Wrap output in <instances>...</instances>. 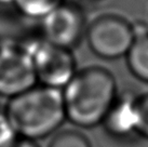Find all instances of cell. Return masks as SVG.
I'll return each mask as SVG.
<instances>
[{"mask_svg": "<svg viewBox=\"0 0 148 147\" xmlns=\"http://www.w3.org/2000/svg\"><path fill=\"white\" fill-rule=\"evenodd\" d=\"M116 78L101 66L78 69L62 89L66 120L82 129L103 124L118 96Z\"/></svg>", "mask_w": 148, "mask_h": 147, "instance_id": "cell-1", "label": "cell"}, {"mask_svg": "<svg viewBox=\"0 0 148 147\" xmlns=\"http://www.w3.org/2000/svg\"><path fill=\"white\" fill-rule=\"evenodd\" d=\"M4 111L17 136L35 142L55 133L66 120L62 90L41 84L8 100Z\"/></svg>", "mask_w": 148, "mask_h": 147, "instance_id": "cell-2", "label": "cell"}, {"mask_svg": "<svg viewBox=\"0 0 148 147\" xmlns=\"http://www.w3.org/2000/svg\"><path fill=\"white\" fill-rule=\"evenodd\" d=\"M32 57L38 84L62 90L77 73V62L71 50L45 41L41 36L24 41Z\"/></svg>", "mask_w": 148, "mask_h": 147, "instance_id": "cell-3", "label": "cell"}, {"mask_svg": "<svg viewBox=\"0 0 148 147\" xmlns=\"http://www.w3.org/2000/svg\"><path fill=\"white\" fill-rule=\"evenodd\" d=\"M135 39V25L116 14H103L88 25L86 40L90 50L103 60L127 56Z\"/></svg>", "mask_w": 148, "mask_h": 147, "instance_id": "cell-4", "label": "cell"}, {"mask_svg": "<svg viewBox=\"0 0 148 147\" xmlns=\"http://www.w3.org/2000/svg\"><path fill=\"white\" fill-rule=\"evenodd\" d=\"M38 84L24 42L0 41V96L8 100Z\"/></svg>", "mask_w": 148, "mask_h": 147, "instance_id": "cell-5", "label": "cell"}, {"mask_svg": "<svg viewBox=\"0 0 148 147\" xmlns=\"http://www.w3.org/2000/svg\"><path fill=\"white\" fill-rule=\"evenodd\" d=\"M40 25L45 41L73 51L86 38L89 24L82 9L65 1L43 17Z\"/></svg>", "mask_w": 148, "mask_h": 147, "instance_id": "cell-6", "label": "cell"}, {"mask_svg": "<svg viewBox=\"0 0 148 147\" xmlns=\"http://www.w3.org/2000/svg\"><path fill=\"white\" fill-rule=\"evenodd\" d=\"M137 95L131 92L118 94L103 121L104 129L108 134L123 139L137 133Z\"/></svg>", "mask_w": 148, "mask_h": 147, "instance_id": "cell-7", "label": "cell"}, {"mask_svg": "<svg viewBox=\"0 0 148 147\" xmlns=\"http://www.w3.org/2000/svg\"><path fill=\"white\" fill-rule=\"evenodd\" d=\"M124 58L130 73L137 80L148 83V29L135 26V39Z\"/></svg>", "mask_w": 148, "mask_h": 147, "instance_id": "cell-8", "label": "cell"}, {"mask_svg": "<svg viewBox=\"0 0 148 147\" xmlns=\"http://www.w3.org/2000/svg\"><path fill=\"white\" fill-rule=\"evenodd\" d=\"M66 0H14L13 5L27 19L41 21Z\"/></svg>", "mask_w": 148, "mask_h": 147, "instance_id": "cell-9", "label": "cell"}, {"mask_svg": "<svg viewBox=\"0 0 148 147\" xmlns=\"http://www.w3.org/2000/svg\"><path fill=\"white\" fill-rule=\"evenodd\" d=\"M49 147H92L89 139L75 130L61 131L54 135Z\"/></svg>", "mask_w": 148, "mask_h": 147, "instance_id": "cell-10", "label": "cell"}, {"mask_svg": "<svg viewBox=\"0 0 148 147\" xmlns=\"http://www.w3.org/2000/svg\"><path fill=\"white\" fill-rule=\"evenodd\" d=\"M138 126L136 134L148 139V92L137 95Z\"/></svg>", "mask_w": 148, "mask_h": 147, "instance_id": "cell-11", "label": "cell"}, {"mask_svg": "<svg viewBox=\"0 0 148 147\" xmlns=\"http://www.w3.org/2000/svg\"><path fill=\"white\" fill-rule=\"evenodd\" d=\"M18 139L4 110H0V147L11 146Z\"/></svg>", "mask_w": 148, "mask_h": 147, "instance_id": "cell-12", "label": "cell"}, {"mask_svg": "<svg viewBox=\"0 0 148 147\" xmlns=\"http://www.w3.org/2000/svg\"><path fill=\"white\" fill-rule=\"evenodd\" d=\"M9 147H39V145L35 141H30V139L18 137L11 146Z\"/></svg>", "mask_w": 148, "mask_h": 147, "instance_id": "cell-13", "label": "cell"}, {"mask_svg": "<svg viewBox=\"0 0 148 147\" xmlns=\"http://www.w3.org/2000/svg\"><path fill=\"white\" fill-rule=\"evenodd\" d=\"M13 2L14 0H0V4H12L13 5Z\"/></svg>", "mask_w": 148, "mask_h": 147, "instance_id": "cell-14", "label": "cell"}, {"mask_svg": "<svg viewBox=\"0 0 148 147\" xmlns=\"http://www.w3.org/2000/svg\"><path fill=\"white\" fill-rule=\"evenodd\" d=\"M92 1H94V0H92Z\"/></svg>", "mask_w": 148, "mask_h": 147, "instance_id": "cell-15", "label": "cell"}]
</instances>
